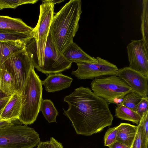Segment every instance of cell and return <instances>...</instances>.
Returning <instances> with one entry per match:
<instances>
[{"label": "cell", "mask_w": 148, "mask_h": 148, "mask_svg": "<svg viewBox=\"0 0 148 148\" xmlns=\"http://www.w3.org/2000/svg\"><path fill=\"white\" fill-rule=\"evenodd\" d=\"M142 7L140 30L142 39L148 47V0L143 1Z\"/></svg>", "instance_id": "obj_21"}, {"label": "cell", "mask_w": 148, "mask_h": 148, "mask_svg": "<svg viewBox=\"0 0 148 148\" xmlns=\"http://www.w3.org/2000/svg\"><path fill=\"white\" fill-rule=\"evenodd\" d=\"M37 146V148H53L50 141L46 142L40 141Z\"/></svg>", "instance_id": "obj_30"}, {"label": "cell", "mask_w": 148, "mask_h": 148, "mask_svg": "<svg viewBox=\"0 0 148 148\" xmlns=\"http://www.w3.org/2000/svg\"><path fill=\"white\" fill-rule=\"evenodd\" d=\"M118 127H110L106 132L104 136V146H108L116 141Z\"/></svg>", "instance_id": "obj_25"}, {"label": "cell", "mask_w": 148, "mask_h": 148, "mask_svg": "<svg viewBox=\"0 0 148 148\" xmlns=\"http://www.w3.org/2000/svg\"><path fill=\"white\" fill-rule=\"evenodd\" d=\"M33 34L18 32L0 29V41H20L26 43L33 36Z\"/></svg>", "instance_id": "obj_18"}, {"label": "cell", "mask_w": 148, "mask_h": 148, "mask_svg": "<svg viewBox=\"0 0 148 148\" xmlns=\"http://www.w3.org/2000/svg\"><path fill=\"white\" fill-rule=\"evenodd\" d=\"M10 97L11 95L7 97L0 99V115Z\"/></svg>", "instance_id": "obj_29"}, {"label": "cell", "mask_w": 148, "mask_h": 148, "mask_svg": "<svg viewBox=\"0 0 148 148\" xmlns=\"http://www.w3.org/2000/svg\"><path fill=\"white\" fill-rule=\"evenodd\" d=\"M72 63L58 52L49 32L44 50L43 64L40 71L46 75L61 73L69 69Z\"/></svg>", "instance_id": "obj_8"}, {"label": "cell", "mask_w": 148, "mask_h": 148, "mask_svg": "<svg viewBox=\"0 0 148 148\" xmlns=\"http://www.w3.org/2000/svg\"><path fill=\"white\" fill-rule=\"evenodd\" d=\"M25 43L20 41H0V68L11 54L23 49Z\"/></svg>", "instance_id": "obj_17"}, {"label": "cell", "mask_w": 148, "mask_h": 148, "mask_svg": "<svg viewBox=\"0 0 148 148\" xmlns=\"http://www.w3.org/2000/svg\"><path fill=\"white\" fill-rule=\"evenodd\" d=\"M0 29L18 32L34 33V28L28 26L21 19L0 15Z\"/></svg>", "instance_id": "obj_15"}, {"label": "cell", "mask_w": 148, "mask_h": 148, "mask_svg": "<svg viewBox=\"0 0 148 148\" xmlns=\"http://www.w3.org/2000/svg\"><path fill=\"white\" fill-rule=\"evenodd\" d=\"M2 65L6 66L12 72L16 81L17 92L21 94L30 70L34 66L25 46L22 49L11 54Z\"/></svg>", "instance_id": "obj_6"}, {"label": "cell", "mask_w": 148, "mask_h": 148, "mask_svg": "<svg viewBox=\"0 0 148 148\" xmlns=\"http://www.w3.org/2000/svg\"><path fill=\"white\" fill-rule=\"evenodd\" d=\"M73 80L70 77L59 73L49 74L45 79L42 81V84L47 92H53L69 87Z\"/></svg>", "instance_id": "obj_11"}, {"label": "cell", "mask_w": 148, "mask_h": 148, "mask_svg": "<svg viewBox=\"0 0 148 148\" xmlns=\"http://www.w3.org/2000/svg\"><path fill=\"white\" fill-rule=\"evenodd\" d=\"M116 75L124 80L132 90L142 97H148V77L129 66L119 69Z\"/></svg>", "instance_id": "obj_10"}, {"label": "cell", "mask_w": 148, "mask_h": 148, "mask_svg": "<svg viewBox=\"0 0 148 148\" xmlns=\"http://www.w3.org/2000/svg\"><path fill=\"white\" fill-rule=\"evenodd\" d=\"M32 66L29 72L22 95L21 108L18 120L30 125L36 121L40 111L42 92V80Z\"/></svg>", "instance_id": "obj_3"}, {"label": "cell", "mask_w": 148, "mask_h": 148, "mask_svg": "<svg viewBox=\"0 0 148 148\" xmlns=\"http://www.w3.org/2000/svg\"><path fill=\"white\" fill-rule=\"evenodd\" d=\"M49 1L53 4L54 5L56 3H59L64 1V0H48Z\"/></svg>", "instance_id": "obj_34"}, {"label": "cell", "mask_w": 148, "mask_h": 148, "mask_svg": "<svg viewBox=\"0 0 148 148\" xmlns=\"http://www.w3.org/2000/svg\"><path fill=\"white\" fill-rule=\"evenodd\" d=\"M36 0H0V9L6 8H15L18 6L26 4H34Z\"/></svg>", "instance_id": "obj_24"}, {"label": "cell", "mask_w": 148, "mask_h": 148, "mask_svg": "<svg viewBox=\"0 0 148 148\" xmlns=\"http://www.w3.org/2000/svg\"><path fill=\"white\" fill-rule=\"evenodd\" d=\"M142 98L140 95L132 90L123 97L121 105L136 112L138 105Z\"/></svg>", "instance_id": "obj_22"}, {"label": "cell", "mask_w": 148, "mask_h": 148, "mask_svg": "<svg viewBox=\"0 0 148 148\" xmlns=\"http://www.w3.org/2000/svg\"><path fill=\"white\" fill-rule=\"evenodd\" d=\"M82 11L80 0H71L54 16L49 32L57 51L62 54L73 42Z\"/></svg>", "instance_id": "obj_2"}, {"label": "cell", "mask_w": 148, "mask_h": 148, "mask_svg": "<svg viewBox=\"0 0 148 148\" xmlns=\"http://www.w3.org/2000/svg\"><path fill=\"white\" fill-rule=\"evenodd\" d=\"M50 141L52 144L53 148H64L62 144L53 137H51Z\"/></svg>", "instance_id": "obj_31"}, {"label": "cell", "mask_w": 148, "mask_h": 148, "mask_svg": "<svg viewBox=\"0 0 148 148\" xmlns=\"http://www.w3.org/2000/svg\"><path fill=\"white\" fill-rule=\"evenodd\" d=\"M8 96L0 89V99L7 97Z\"/></svg>", "instance_id": "obj_33"}, {"label": "cell", "mask_w": 148, "mask_h": 148, "mask_svg": "<svg viewBox=\"0 0 148 148\" xmlns=\"http://www.w3.org/2000/svg\"><path fill=\"white\" fill-rule=\"evenodd\" d=\"M40 140L38 134L27 125L15 124L0 129V148H33Z\"/></svg>", "instance_id": "obj_4"}, {"label": "cell", "mask_w": 148, "mask_h": 148, "mask_svg": "<svg viewBox=\"0 0 148 148\" xmlns=\"http://www.w3.org/2000/svg\"><path fill=\"white\" fill-rule=\"evenodd\" d=\"M90 85L95 95L108 102L123 97L132 90L126 83L117 75L95 78Z\"/></svg>", "instance_id": "obj_5"}, {"label": "cell", "mask_w": 148, "mask_h": 148, "mask_svg": "<svg viewBox=\"0 0 148 148\" xmlns=\"http://www.w3.org/2000/svg\"><path fill=\"white\" fill-rule=\"evenodd\" d=\"M139 122L142 125L146 137L148 138V110L143 114Z\"/></svg>", "instance_id": "obj_27"}, {"label": "cell", "mask_w": 148, "mask_h": 148, "mask_svg": "<svg viewBox=\"0 0 148 148\" xmlns=\"http://www.w3.org/2000/svg\"><path fill=\"white\" fill-rule=\"evenodd\" d=\"M137 130V126L127 123H121L118 125L116 141L122 143L127 148H131Z\"/></svg>", "instance_id": "obj_14"}, {"label": "cell", "mask_w": 148, "mask_h": 148, "mask_svg": "<svg viewBox=\"0 0 148 148\" xmlns=\"http://www.w3.org/2000/svg\"><path fill=\"white\" fill-rule=\"evenodd\" d=\"M148 97H142L138 104L136 112L142 117L144 112L148 110Z\"/></svg>", "instance_id": "obj_26"}, {"label": "cell", "mask_w": 148, "mask_h": 148, "mask_svg": "<svg viewBox=\"0 0 148 148\" xmlns=\"http://www.w3.org/2000/svg\"><path fill=\"white\" fill-rule=\"evenodd\" d=\"M68 105L63 114L71 122L76 133L89 136L112 125L113 117L108 102L88 87L81 86L65 96Z\"/></svg>", "instance_id": "obj_1"}, {"label": "cell", "mask_w": 148, "mask_h": 148, "mask_svg": "<svg viewBox=\"0 0 148 148\" xmlns=\"http://www.w3.org/2000/svg\"><path fill=\"white\" fill-rule=\"evenodd\" d=\"M115 116L122 120L130 121L138 125L141 118L136 112L123 105L117 106L116 107Z\"/></svg>", "instance_id": "obj_19"}, {"label": "cell", "mask_w": 148, "mask_h": 148, "mask_svg": "<svg viewBox=\"0 0 148 148\" xmlns=\"http://www.w3.org/2000/svg\"><path fill=\"white\" fill-rule=\"evenodd\" d=\"M135 138L131 148H148V138L145 135L141 124L139 122Z\"/></svg>", "instance_id": "obj_23"}, {"label": "cell", "mask_w": 148, "mask_h": 148, "mask_svg": "<svg viewBox=\"0 0 148 148\" xmlns=\"http://www.w3.org/2000/svg\"><path fill=\"white\" fill-rule=\"evenodd\" d=\"M15 121L3 120L0 116V129L15 124L14 122Z\"/></svg>", "instance_id": "obj_28"}, {"label": "cell", "mask_w": 148, "mask_h": 148, "mask_svg": "<svg viewBox=\"0 0 148 148\" xmlns=\"http://www.w3.org/2000/svg\"><path fill=\"white\" fill-rule=\"evenodd\" d=\"M127 49L129 67L148 77V47L144 41L131 40Z\"/></svg>", "instance_id": "obj_9"}, {"label": "cell", "mask_w": 148, "mask_h": 148, "mask_svg": "<svg viewBox=\"0 0 148 148\" xmlns=\"http://www.w3.org/2000/svg\"><path fill=\"white\" fill-rule=\"evenodd\" d=\"M21 104V94L17 92L12 94L0 115L1 119L12 121L18 120Z\"/></svg>", "instance_id": "obj_12"}, {"label": "cell", "mask_w": 148, "mask_h": 148, "mask_svg": "<svg viewBox=\"0 0 148 148\" xmlns=\"http://www.w3.org/2000/svg\"><path fill=\"white\" fill-rule=\"evenodd\" d=\"M40 111L49 123H56V118L58 115V112L50 99H42Z\"/></svg>", "instance_id": "obj_20"}, {"label": "cell", "mask_w": 148, "mask_h": 148, "mask_svg": "<svg viewBox=\"0 0 148 148\" xmlns=\"http://www.w3.org/2000/svg\"><path fill=\"white\" fill-rule=\"evenodd\" d=\"M109 148H127L122 143L116 141L108 146Z\"/></svg>", "instance_id": "obj_32"}, {"label": "cell", "mask_w": 148, "mask_h": 148, "mask_svg": "<svg viewBox=\"0 0 148 148\" xmlns=\"http://www.w3.org/2000/svg\"><path fill=\"white\" fill-rule=\"evenodd\" d=\"M96 58L97 61L95 63H77V69L71 74L80 79L117 75L119 69L116 65L100 57Z\"/></svg>", "instance_id": "obj_7"}, {"label": "cell", "mask_w": 148, "mask_h": 148, "mask_svg": "<svg viewBox=\"0 0 148 148\" xmlns=\"http://www.w3.org/2000/svg\"><path fill=\"white\" fill-rule=\"evenodd\" d=\"M0 89L8 96L17 92L16 84L12 72L7 67L0 68Z\"/></svg>", "instance_id": "obj_16"}, {"label": "cell", "mask_w": 148, "mask_h": 148, "mask_svg": "<svg viewBox=\"0 0 148 148\" xmlns=\"http://www.w3.org/2000/svg\"><path fill=\"white\" fill-rule=\"evenodd\" d=\"M62 54L67 60L71 63H95L97 61L96 58L87 54L73 42L66 48Z\"/></svg>", "instance_id": "obj_13"}]
</instances>
